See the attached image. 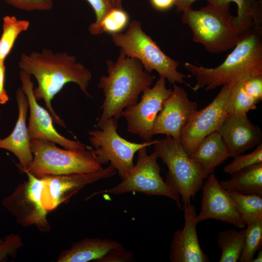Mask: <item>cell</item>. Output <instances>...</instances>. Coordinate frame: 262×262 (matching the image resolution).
<instances>
[{
  "label": "cell",
  "instance_id": "1",
  "mask_svg": "<svg viewBox=\"0 0 262 262\" xmlns=\"http://www.w3.org/2000/svg\"><path fill=\"white\" fill-rule=\"evenodd\" d=\"M18 66L21 70L34 77L38 84L33 89L34 98L37 101L44 100L53 121L63 128H66L65 122L52 106L51 101L55 95L66 84L72 82L77 83L87 97H91L87 89L92 73L74 55L44 49L29 54L22 53Z\"/></svg>",
  "mask_w": 262,
  "mask_h": 262
},
{
  "label": "cell",
  "instance_id": "2",
  "mask_svg": "<svg viewBox=\"0 0 262 262\" xmlns=\"http://www.w3.org/2000/svg\"><path fill=\"white\" fill-rule=\"evenodd\" d=\"M185 68L196 77L192 86L208 91L226 84H232L247 78L262 76L261 27H252L239 35L238 42L224 61L218 66L208 68L186 62Z\"/></svg>",
  "mask_w": 262,
  "mask_h": 262
},
{
  "label": "cell",
  "instance_id": "3",
  "mask_svg": "<svg viewBox=\"0 0 262 262\" xmlns=\"http://www.w3.org/2000/svg\"><path fill=\"white\" fill-rule=\"evenodd\" d=\"M106 66L108 75L101 76L98 84L104 99L97 128L112 117L117 121L123 111L136 104L140 94L150 87L155 79L145 70L139 61L121 51L115 62L106 60Z\"/></svg>",
  "mask_w": 262,
  "mask_h": 262
},
{
  "label": "cell",
  "instance_id": "4",
  "mask_svg": "<svg viewBox=\"0 0 262 262\" xmlns=\"http://www.w3.org/2000/svg\"><path fill=\"white\" fill-rule=\"evenodd\" d=\"M31 147L33 159L23 173L29 172L39 178L95 172L103 168L90 147L84 150L62 149L52 141L39 138L31 140Z\"/></svg>",
  "mask_w": 262,
  "mask_h": 262
},
{
  "label": "cell",
  "instance_id": "5",
  "mask_svg": "<svg viewBox=\"0 0 262 262\" xmlns=\"http://www.w3.org/2000/svg\"><path fill=\"white\" fill-rule=\"evenodd\" d=\"M115 46L128 56L137 59L146 71L151 73L156 71L159 77H164L170 83H184L187 75L179 71L178 61L165 54L156 43L143 30L139 21L132 20L126 31L111 34Z\"/></svg>",
  "mask_w": 262,
  "mask_h": 262
},
{
  "label": "cell",
  "instance_id": "6",
  "mask_svg": "<svg viewBox=\"0 0 262 262\" xmlns=\"http://www.w3.org/2000/svg\"><path fill=\"white\" fill-rule=\"evenodd\" d=\"M234 16L229 5L208 4L183 12L182 22L191 30L194 42L202 44L210 53H218L233 49L238 42L240 35L231 24Z\"/></svg>",
  "mask_w": 262,
  "mask_h": 262
},
{
  "label": "cell",
  "instance_id": "7",
  "mask_svg": "<svg viewBox=\"0 0 262 262\" xmlns=\"http://www.w3.org/2000/svg\"><path fill=\"white\" fill-rule=\"evenodd\" d=\"M153 146L158 158L168 168L165 182L179 194L182 205L190 204L191 198L202 188L208 176L185 152L180 142L171 136L157 139Z\"/></svg>",
  "mask_w": 262,
  "mask_h": 262
},
{
  "label": "cell",
  "instance_id": "8",
  "mask_svg": "<svg viewBox=\"0 0 262 262\" xmlns=\"http://www.w3.org/2000/svg\"><path fill=\"white\" fill-rule=\"evenodd\" d=\"M147 147L139 149L136 164L117 185L97 192L98 194L121 195L137 192L146 195L162 196L173 199L178 208H182L180 196L172 189L161 176V168L157 160L156 153H147Z\"/></svg>",
  "mask_w": 262,
  "mask_h": 262
},
{
  "label": "cell",
  "instance_id": "9",
  "mask_svg": "<svg viewBox=\"0 0 262 262\" xmlns=\"http://www.w3.org/2000/svg\"><path fill=\"white\" fill-rule=\"evenodd\" d=\"M117 121L113 117L105 120L98 128L88 131L89 141L100 164L110 162L123 179L134 166V154L141 148L153 145L157 140L141 143L130 142L117 131Z\"/></svg>",
  "mask_w": 262,
  "mask_h": 262
},
{
  "label": "cell",
  "instance_id": "10",
  "mask_svg": "<svg viewBox=\"0 0 262 262\" xmlns=\"http://www.w3.org/2000/svg\"><path fill=\"white\" fill-rule=\"evenodd\" d=\"M25 173L27 180L17 185L10 195L3 198L2 205L20 226H34L41 232H48L51 226L47 218L48 211L41 201L43 180L29 172Z\"/></svg>",
  "mask_w": 262,
  "mask_h": 262
},
{
  "label": "cell",
  "instance_id": "11",
  "mask_svg": "<svg viewBox=\"0 0 262 262\" xmlns=\"http://www.w3.org/2000/svg\"><path fill=\"white\" fill-rule=\"evenodd\" d=\"M166 79L159 77L155 85L142 93L136 104L125 109L122 113L127 122V131L138 135L144 141L151 142L156 117L162 110L164 101L172 89L166 87Z\"/></svg>",
  "mask_w": 262,
  "mask_h": 262
},
{
  "label": "cell",
  "instance_id": "12",
  "mask_svg": "<svg viewBox=\"0 0 262 262\" xmlns=\"http://www.w3.org/2000/svg\"><path fill=\"white\" fill-rule=\"evenodd\" d=\"M231 86H222L213 101L206 107L197 110L182 130L179 142L189 156L206 136L217 131L227 116Z\"/></svg>",
  "mask_w": 262,
  "mask_h": 262
},
{
  "label": "cell",
  "instance_id": "13",
  "mask_svg": "<svg viewBox=\"0 0 262 262\" xmlns=\"http://www.w3.org/2000/svg\"><path fill=\"white\" fill-rule=\"evenodd\" d=\"M116 169L111 164L95 172L71 173L47 176L41 178L44 186L41 201L48 211L55 210L60 204L67 203L71 197L86 185L114 176Z\"/></svg>",
  "mask_w": 262,
  "mask_h": 262
},
{
  "label": "cell",
  "instance_id": "14",
  "mask_svg": "<svg viewBox=\"0 0 262 262\" xmlns=\"http://www.w3.org/2000/svg\"><path fill=\"white\" fill-rule=\"evenodd\" d=\"M21 88L29 103L30 116L27 126L31 140L42 138L52 141L69 150H84L88 147L78 140H72L62 136L55 129L49 113L37 102L33 93V84L31 75L19 71Z\"/></svg>",
  "mask_w": 262,
  "mask_h": 262
},
{
  "label": "cell",
  "instance_id": "15",
  "mask_svg": "<svg viewBox=\"0 0 262 262\" xmlns=\"http://www.w3.org/2000/svg\"><path fill=\"white\" fill-rule=\"evenodd\" d=\"M170 96L164 101L155 120L153 135L171 136L180 142L181 131L197 110V104L191 101L181 87L175 83Z\"/></svg>",
  "mask_w": 262,
  "mask_h": 262
},
{
  "label": "cell",
  "instance_id": "16",
  "mask_svg": "<svg viewBox=\"0 0 262 262\" xmlns=\"http://www.w3.org/2000/svg\"><path fill=\"white\" fill-rule=\"evenodd\" d=\"M201 210L198 222L213 219L245 228L246 223L228 192L221 185L213 173L208 175L202 187Z\"/></svg>",
  "mask_w": 262,
  "mask_h": 262
},
{
  "label": "cell",
  "instance_id": "17",
  "mask_svg": "<svg viewBox=\"0 0 262 262\" xmlns=\"http://www.w3.org/2000/svg\"><path fill=\"white\" fill-rule=\"evenodd\" d=\"M184 225L175 231L171 241L169 259L171 262H208L209 257L201 249L197 232V213L191 203L182 205Z\"/></svg>",
  "mask_w": 262,
  "mask_h": 262
},
{
  "label": "cell",
  "instance_id": "18",
  "mask_svg": "<svg viewBox=\"0 0 262 262\" xmlns=\"http://www.w3.org/2000/svg\"><path fill=\"white\" fill-rule=\"evenodd\" d=\"M234 158L261 143L262 131L247 114H228L217 131Z\"/></svg>",
  "mask_w": 262,
  "mask_h": 262
},
{
  "label": "cell",
  "instance_id": "19",
  "mask_svg": "<svg viewBox=\"0 0 262 262\" xmlns=\"http://www.w3.org/2000/svg\"><path fill=\"white\" fill-rule=\"evenodd\" d=\"M16 96L18 108V118L12 132L5 138L0 137V149H6L15 155L19 161L16 165L21 173H23L33 159L31 140L26 124L29 103L21 87L17 89Z\"/></svg>",
  "mask_w": 262,
  "mask_h": 262
},
{
  "label": "cell",
  "instance_id": "20",
  "mask_svg": "<svg viewBox=\"0 0 262 262\" xmlns=\"http://www.w3.org/2000/svg\"><path fill=\"white\" fill-rule=\"evenodd\" d=\"M119 242L109 239L85 238L63 250L57 262H96L111 249L123 247Z\"/></svg>",
  "mask_w": 262,
  "mask_h": 262
},
{
  "label": "cell",
  "instance_id": "21",
  "mask_svg": "<svg viewBox=\"0 0 262 262\" xmlns=\"http://www.w3.org/2000/svg\"><path fill=\"white\" fill-rule=\"evenodd\" d=\"M190 157L208 176L230 155L221 135L214 131L201 141Z\"/></svg>",
  "mask_w": 262,
  "mask_h": 262
},
{
  "label": "cell",
  "instance_id": "22",
  "mask_svg": "<svg viewBox=\"0 0 262 262\" xmlns=\"http://www.w3.org/2000/svg\"><path fill=\"white\" fill-rule=\"evenodd\" d=\"M208 4L222 6L230 5L231 2L237 6V16H234L231 24L239 35L254 27H261L262 9L259 0H206Z\"/></svg>",
  "mask_w": 262,
  "mask_h": 262
},
{
  "label": "cell",
  "instance_id": "23",
  "mask_svg": "<svg viewBox=\"0 0 262 262\" xmlns=\"http://www.w3.org/2000/svg\"><path fill=\"white\" fill-rule=\"evenodd\" d=\"M231 176L229 180L219 181L225 190L262 196V163L242 169Z\"/></svg>",
  "mask_w": 262,
  "mask_h": 262
},
{
  "label": "cell",
  "instance_id": "24",
  "mask_svg": "<svg viewBox=\"0 0 262 262\" xmlns=\"http://www.w3.org/2000/svg\"><path fill=\"white\" fill-rule=\"evenodd\" d=\"M241 229H229L218 232L217 242L221 250L219 262L239 261L244 249L246 233V228Z\"/></svg>",
  "mask_w": 262,
  "mask_h": 262
},
{
  "label": "cell",
  "instance_id": "25",
  "mask_svg": "<svg viewBox=\"0 0 262 262\" xmlns=\"http://www.w3.org/2000/svg\"><path fill=\"white\" fill-rule=\"evenodd\" d=\"M260 102L244 80L231 84L227 111L228 114H247L257 109Z\"/></svg>",
  "mask_w": 262,
  "mask_h": 262
},
{
  "label": "cell",
  "instance_id": "26",
  "mask_svg": "<svg viewBox=\"0 0 262 262\" xmlns=\"http://www.w3.org/2000/svg\"><path fill=\"white\" fill-rule=\"evenodd\" d=\"M30 22L6 16L2 18V33L0 37V61H5L19 35L28 30Z\"/></svg>",
  "mask_w": 262,
  "mask_h": 262
},
{
  "label": "cell",
  "instance_id": "27",
  "mask_svg": "<svg viewBox=\"0 0 262 262\" xmlns=\"http://www.w3.org/2000/svg\"><path fill=\"white\" fill-rule=\"evenodd\" d=\"M226 190L231 196L246 224L248 221L262 218V196Z\"/></svg>",
  "mask_w": 262,
  "mask_h": 262
},
{
  "label": "cell",
  "instance_id": "28",
  "mask_svg": "<svg viewBox=\"0 0 262 262\" xmlns=\"http://www.w3.org/2000/svg\"><path fill=\"white\" fill-rule=\"evenodd\" d=\"M246 226L245 245L239 259L240 262H251L262 245V218L248 221Z\"/></svg>",
  "mask_w": 262,
  "mask_h": 262
},
{
  "label": "cell",
  "instance_id": "29",
  "mask_svg": "<svg viewBox=\"0 0 262 262\" xmlns=\"http://www.w3.org/2000/svg\"><path fill=\"white\" fill-rule=\"evenodd\" d=\"M129 16L123 8L114 7L103 18L98 30L97 35L104 33H121L129 25Z\"/></svg>",
  "mask_w": 262,
  "mask_h": 262
},
{
  "label": "cell",
  "instance_id": "30",
  "mask_svg": "<svg viewBox=\"0 0 262 262\" xmlns=\"http://www.w3.org/2000/svg\"><path fill=\"white\" fill-rule=\"evenodd\" d=\"M231 162L223 167V171L229 175L250 165L262 163V144L258 145L251 152L234 157Z\"/></svg>",
  "mask_w": 262,
  "mask_h": 262
},
{
  "label": "cell",
  "instance_id": "31",
  "mask_svg": "<svg viewBox=\"0 0 262 262\" xmlns=\"http://www.w3.org/2000/svg\"><path fill=\"white\" fill-rule=\"evenodd\" d=\"M94 11L96 20L88 27V31L93 35H97L99 26L104 16L115 7L112 0H86Z\"/></svg>",
  "mask_w": 262,
  "mask_h": 262
},
{
  "label": "cell",
  "instance_id": "32",
  "mask_svg": "<svg viewBox=\"0 0 262 262\" xmlns=\"http://www.w3.org/2000/svg\"><path fill=\"white\" fill-rule=\"evenodd\" d=\"M0 243V262H6L9 256H15L17 249L23 245L19 235L11 233L5 236Z\"/></svg>",
  "mask_w": 262,
  "mask_h": 262
},
{
  "label": "cell",
  "instance_id": "33",
  "mask_svg": "<svg viewBox=\"0 0 262 262\" xmlns=\"http://www.w3.org/2000/svg\"><path fill=\"white\" fill-rule=\"evenodd\" d=\"M8 3L20 10L31 11H48L53 6L52 0H5Z\"/></svg>",
  "mask_w": 262,
  "mask_h": 262
},
{
  "label": "cell",
  "instance_id": "34",
  "mask_svg": "<svg viewBox=\"0 0 262 262\" xmlns=\"http://www.w3.org/2000/svg\"><path fill=\"white\" fill-rule=\"evenodd\" d=\"M134 252L126 249L124 246L112 249L106 253L96 262H127L131 261Z\"/></svg>",
  "mask_w": 262,
  "mask_h": 262
},
{
  "label": "cell",
  "instance_id": "35",
  "mask_svg": "<svg viewBox=\"0 0 262 262\" xmlns=\"http://www.w3.org/2000/svg\"><path fill=\"white\" fill-rule=\"evenodd\" d=\"M6 66L5 61H0V104H6L9 100V96L5 89Z\"/></svg>",
  "mask_w": 262,
  "mask_h": 262
},
{
  "label": "cell",
  "instance_id": "36",
  "mask_svg": "<svg viewBox=\"0 0 262 262\" xmlns=\"http://www.w3.org/2000/svg\"><path fill=\"white\" fill-rule=\"evenodd\" d=\"M152 6L159 11H166L175 5V0H150Z\"/></svg>",
  "mask_w": 262,
  "mask_h": 262
},
{
  "label": "cell",
  "instance_id": "37",
  "mask_svg": "<svg viewBox=\"0 0 262 262\" xmlns=\"http://www.w3.org/2000/svg\"><path fill=\"white\" fill-rule=\"evenodd\" d=\"M197 0H175L178 12H185L192 9L193 3Z\"/></svg>",
  "mask_w": 262,
  "mask_h": 262
},
{
  "label": "cell",
  "instance_id": "38",
  "mask_svg": "<svg viewBox=\"0 0 262 262\" xmlns=\"http://www.w3.org/2000/svg\"><path fill=\"white\" fill-rule=\"evenodd\" d=\"M262 262V250H258L257 257L255 258H253L251 262Z\"/></svg>",
  "mask_w": 262,
  "mask_h": 262
},
{
  "label": "cell",
  "instance_id": "39",
  "mask_svg": "<svg viewBox=\"0 0 262 262\" xmlns=\"http://www.w3.org/2000/svg\"><path fill=\"white\" fill-rule=\"evenodd\" d=\"M113 4L115 7L122 8V2L123 0H112Z\"/></svg>",
  "mask_w": 262,
  "mask_h": 262
},
{
  "label": "cell",
  "instance_id": "40",
  "mask_svg": "<svg viewBox=\"0 0 262 262\" xmlns=\"http://www.w3.org/2000/svg\"><path fill=\"white\" fill-rule=\"evenodd\" d=\"M3 239H1L0 238V243H2V241H3Z\"/></svg>",
  "mask_w": 262,
  "mask_h": 262
},
{
  "label": "cell",
  "instance_id": "41",
  "mask_svg": "<svg viewBox=\"0 0 262 262\" xmlns=\"http://www.w3.org/2000/svg\"><path fill=\"white\" fill-rule=\"evenodd\" d=\"M0 115H1V111H0Z\"/></svg>",
  "mask_w": 262,
  "mask_h": 262
}]
</instances>
